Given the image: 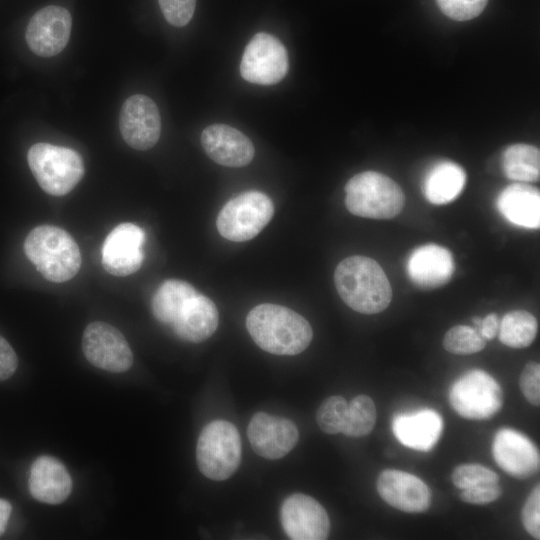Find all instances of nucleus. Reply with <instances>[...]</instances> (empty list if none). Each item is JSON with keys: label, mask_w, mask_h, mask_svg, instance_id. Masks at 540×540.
<instances>
[{"label": "nucleus", "mask_w": 540, "mask_h": 540, "mask_svg": "<svg viewBox=\"0 0 540 540\" xmlns=\"http://www.w3.org/2000/svg\"><path fill=\"white\" fill-rule=\"evenodd\" d=\"M12 511L11 504L0 498V536L4 533Z\"/></svg>", "instance_id": "39"}, {"label": "nucleus", "mask_w": 540, "mask_h": 540, "mask_svg": "<svg viewBox=\"0 0 540 540\" xmlns=\"http://www.w3.org/2000/svg\"><path fill=\"white\" fill-rule=\"evenodd\" d=\"M286 535L293 540H324L330 532V520L324 507L302 493L288 496L280 509Z\"/></svg>", "instance_id": "11"}, {"label": "nucleus", "mask_w": 540, "mask_h": 540, "mask_svg": "<svg viewBox=\"0 0 540 540\" xmlns=\"http://www.w3.org/2000/svg\"><path fill=\"white\" fill-rule=\"evenodd\" d=\"M380 497L390 506L407 513L425 512L431 504V491L419 477L401 470L386 469L376 483Z\"/></svg>", "instance_id": "17"}, {"label": "nucleus", "mask_w": 540, "mask_h": 540, "mask_svg": "<svg viewBox=\"0 0 540 540\" xmlns=\"http://www.w3.org/2000/svg\"><path fill=\"white\" fill-rule=\"evenodd\" d=\"M503 489L498 483H486L463 489L459 495L463 502L485 505L498 500Z\"/></svg>", "instance_id": "36"}, {"label": "nucleus", "mask_w": 540, "mask_h": 540, "mask_svg": "<svg viewBox=\"0 0 540 540\" xmlns=\"http://www.w3.org/2000/svg\"><path fill=\"white\" fill-rule=\"evenodd\" d=\"M218 323L215 303L197 291L181 305L170 326L180 339L199 343L212 336Z\"/></svg>", "instance_id": "20"}, {"label": "nucleus", "mask_w": 540, "mask_h": 540, "mask_svg": "<svg viewBox=\"0 0 540 540\" xmlns=\"http://www.w3.org/2000/svg\"><path fill=\"white\" fill-rule=\"evenodd\" d=\"M247 436L256 454L276 460L295 447L299 432L296 425L287 418L257 412L248 424Z\"/></svg>", "instance_id": "15"}, {"label": "nucleus", "mask_w": 540, "mask_h": 540, "mask_svg": "<svg viewBox=\"0 0 540 540\" xmlns=\"http://www.w3.org/2000/svg\"><path fill=\"white\" fill-rule=\"evenodd\" d=\"M454 271L455 262L450 250L433 243L415 248L406 262L410 281L422 290H432L445 285Z\"/></svg>", "instance_id": "18"}, {"label": "nucleus", "mask_w": 540, "mask_h": 540, "mask_svg": "<svg viewBox=\"0 0 540 540\" xmlns=\"http://www.w3.org/2000/svg\"><path fill=\"white\" fill-rule=\"evenodd\" d=\"M82 350L92 365L105 371L121 373L133 364V354L123 334L102 321L87 325L82 337Z\"/></svg>", "instance_id": "10"}, {"label": "nucleus", "mask_w": 540, "mask_h": 540, "mask_svg": "<svg viewBox=\"0 0 540 540\" xmlns=\"http://www.w3.org/2000/svg\"><path fill=\"white\" fill-rule=\"evenodd\" d=\"M145 232L133 223H121L106 237L101 263L106 272L117 277L128 276L142 265Z\"/></svg>", "instance_id": "14"}, {"label": "nucleus", "mask_w": 540, "mask_h": 540, "mask_svg": "<svg viewBox=\"0 0 540 540\" xmlns=\"http://www.w3.org/2000/svg\"><path fill=\"white\" fill-rule=\"evenodd\" d=\"M377 411L374 401L367 395H358L348 404L342 433L348 437H363L374 428Z\"/></svg>", "instance_id": "28"}, {"label": "nucleus", "mask_w": 540, "mask_h": 540, "mask_svg": "<svg viewBox=\"0 0 540 540\" xmlns=\"http://www.w3.org/2000/svg\"><path fill=\"white\" fill-rule=\"evenodd\" d=\"M451 479L458 489H466L486 483H498L499 476L493 470L480 464H461L455 467Z\"/></svg>", "instance_id": "31"}, {"label": "nucleus", "mask_w": 540, "mask_h": 540, "mask_svg": "<svg viewBox=\"0 0 540 540\" xmlns=\"http://www.w3.org/2000/svg\"><path fill=\"white\" fill-rule=\"evenodd\" d=\"M274 205L260 191H247L229 200L220 210L216 227L222 237L244 242L256 237L270 222Z\"/></svg>", "instance_id": "7"}, {"label": "nucleus", "mask_w": 540, "mask_h": 540, "mask_svg": "<svg viewBox=\"0 0 540 540\" xmlns=\"http://www.w3.org/2000/svg\"><path fill=\"white\" fill-rule=\"evenodd\" d=\"M246 328L262 350L275 355H297L313 338L312 328L303 316L272 303L254 307L246 317Z\"/></svg>", "instance_id": "1"}, {"label": "nucleus", "mask_w": 540, "mask_h": 540, "mask_svg": "<svg viewBox=\"0 0 540 540\" xmlns=\"http://www.w3.org/2000/svg\"><path fill=\"white\" fill-rule=\"evenodd\" d=\"M241 437L234 424L215 420L201 431L196 447V461L201 473L215 481L230 478L241 460Z\"/></svg>", "instance_id": "6"}, {"label": "nucleus", "mask_w": 540, "mask_h": 540, "mask_svg": "<svg viewBox=\"0 0 540 540\" xmlns=\"http://www.w3.org/2000/svg\"><path fill=\"white\" fill-rule=\"evenodd\" d=\"M496 207L510 223L524 228L540 226L539 190L525 183H513L498 195Z\"/></svg>", "instance_id": "23"}, {"label": "nucleus", "mask_w": 540, "mask_h": 540, "mask_svg": "<svg viewBox=\"0 0 540 540\" xmlns=\"http://www.w3.org/2000/svg\"><path fill=\"white\" fill-rule=\"evenodd\" d=\"M505 176L517 182H534L540 176V152L533 145L518 143L508 146L502 153Z\"/></svg>", "instance_id": "25"}, {"label": "nucleus", "mask_w": 540, "mask_h": 540, "mask_svg": "<svg viewBox=\"0 0 540 540\" xmlns=\"http://www.w3.org/2000/svg\"><path fill=\"white\" fill-rule=\"evenodd\" d=\"M348 403L342 396L326 398L319 406L316 421L319 428L327 434L342 433Z\"/></svg>", "instance_id": "30"}, {"label": "nucleus", "mask_w": 540, "mask_h": 540, "mask_svg": "<svg viewBox=\"0 0 540 540\" xmlns=\"http://www.w3.org/2000/svg\"><path fill=\"white\" fill-rule=\"evenodd\" d=\"M485 346L486 340L478 330L467 325L453 326L443 338L444 349L457 355L474 354L483 350Z\"/></svg>", "instance_id": "29"}, {"label": "nucleus", "mask_w": 540, "mask_h": 540, "mask_svg": "<svg viewBox=\"0 0 540 540\" xmlns=\"http://www.w3.org/2000/svg\"><path fill=\"white\" fill-rule=\"evenodd\" d=\"M166 21L175 26L187 25L193 17L196 0H158Z\"/></svg>", "instance_id": "33"}, {"label": "nucleus", "mask_w": 540, "mask_h": 540, "mask_svg": "<svg viewBox=\"0 0 540 540\" xmlns=\"http://www.w3.org/2000/svg\"><path fill=\"white\" fill-rule=\"evenodd\" d=\"M499 324L498 315L496 313H490L481 319L478 331L486 341L491 340L498 334Z\"/></svg>", "instance_id": "38"}, {"label": "nucleus", "mask_w": 540, "mask_h": 540, "mask_svg": "<svg viewBox=\"0 0 540 540\" xmlns=\"http://www.w3.org/2000/svg\"><path fill=\"white\" fill-rule=\"evenodd\" d=\"M27 160L39 186L53 196L68 194L82 179L85 171L78 152L49 143L32 145Z\"/></svg>", "instance_id": "5"}, {"label": "nucleus", "mask_w": 540, "mask_h": 540, "mask_svg": "<svg viewBox=\"0 0 540 540\" xmlns=\"http://www.w3.org/2000/svg\"><path fill=\"white\" fill-rule=\"evenodd\" d=\"M520 389L526 400L533 406L540 404V365L538 362H528L520 375Z\"/></svg>", "instance_id": "35"}, {"label": "nucleus", "mask_w": 540, "mask_h": 540, "mask_svg": "<svg viewBox=\"0 0 540 540\" xmlns=\"http://www.w3.org/2000/svg\"><path fill=\"white\" fill-rule=\"evenodd\" d=\"M492 454L496 464L517 479L530 478L540 468V455L535 444L512 428H502L496 432Z\"/></svg>", "instance_id": "16"}, {"label": "nucleus", "mask_w": 540, "mask_h": 540, "mask_svg": "<svg viewBox=\"0 0 540 540\" xmlns=\"http://www.w3.org/2000/svg\"><path fill=\"white\" fill-rule=\"evenodd\" d=\"M18 358L11 345L0 336V381L10 378L16 371Z\"/></svg>", "instance_id": "37"}, {"label": "nucleus", "mask_w": 540, "mask_h": 540, "mask_svg": "<svg viewBox=\"0 0 540 540\" xmlns=\"http://www.w3.org/2000/svg\"><path fill=\"white\" fill-rule=\"evenodd\" d=\"M119 128L122 138L130 147L142 151L152 148L161 132L157 105L146 95L130 96L121 107Z\"/></svg>", "instance_id": "12"}, {"label": "nucleus", "mask_w": 540, "mask_h": 540, "mask_svg": "<svg viewBox=\"0 0 540 540\" xmlns=\"http://www.w3.org/2000/svg\"><path fill=\"white\" fill-rule=\"evenodd\" d=\"M391 427L402 445L418 451H429L441 436L443 420L436 411L422 409L396 414Z\"/></svg>", "instance_id": "21"}, {"label": "nucleus", "mask_w": 540, "mask_h": 540, "mask_svg": "<svg viewBox=\"0 0 540 540\" xmlns=\"http://www.w3.org/2000/svg\"><path fill=\"white\" fill-rule=\"evenodd\" d=\"M288 71V54L282 42L266 32L255 34L245 47L240 74L248 82L273 85Z\"/></svg>", "instance_id": "9"}, {"label": "nucleus", "mask_w": 540, "mask_h": 540, "mask_svg": "<svg viewBox=\"0 0 540 540\" xmlns=\"http://www.w3.org/2000/svg\"><path fill=\"white\" fill-rule=\"evenodd\" d=\"M465 183V170L455 162L443 160L434 164L426 173L422 191L430 203L444 205L460 195Z\"/></svg>", "instance_id": "24"}, {"label": "nucleus", "mask_w": 540, "mask_h": 540, "mask_svg": "<svg viewBox=\"0 0 540 540\" xmlns=\"http://www.w3.org/2000/svg\"><path fill=\"white\" fill-rule=\"evenodd\" d=\"M538 331L536 318L528 311H510L500 320L498 337L504 345L521 349L535 340Z\"/></svg>", "instance_id": "27"}, {"label": "nucleus", "mask_w": 540, "mask_h": 540, "mask_svg": "<svg viewBox=\"0 0 540 540\" xmlns=\"http://www.w3.org/2000/svg\"><path fill=\"white\" fill-rule=\"evenodd\" d=\"M448 399L453 410L463 418L487 420L503 406V391L486 371L469 370L451 385Z\"/></svg>", "instance_id": "8"}, {"label": "nucleus", "mask_w": 540, "mask_h": 540, "mask_svg": "<svg viewBox=\"0 0 540 540\" xmlns=\"http://www.w3.org/2000/svg\"><path fill=\"white\" fill-rule=\"evenodd\" d=\"M197 290L188 282L178 279L165 280L152 298V313L162 324L171 325L181 305Z\"/></svg>", "instance_id": "26"}, {"label": "nucleus", "mask_w": 540, "mask_h": 540, "mask_svg": "<svg viewBox=\"0 0 540 540\" xmlns=\"http://www.w3.org/2000/svg\"><path fill=\"white\" fill-rule=\"evenodd\" d=\"M345 205L359 217L391 219L403 209L405 196L400 186L388 176L365 171L354 175L345 185Z\"/></svg>", "instance_id": "4"}, {"label": "nucleus", "mask_w": 540, "mask_h": 540, "mask_svg": "<svg viewBox=\"0 0 540 540\" xmlns=\"http://www.w3.org/2000/svg\"><path fill=\"white\" fill-rule=\"evenodd\" d=\"M28 485L31 495L47 504L62 503L72 491V479L64 464L47 455L32 463Z\"/></svg>", "instance_id": "22"}, {"label": "nucleus", "mask_w": 540, "mask_h": 540, "mask_svg": "<svg viewBox=\"0 0 540 540\" xmlns=\"http://www.w3.org/2000/svg\"><path fill=\"white\" fill-rule=\"evenodd\" d=\"M205 153L217 164L226 167H243L255 154L251 140L241 131L226 125L212 124L201 134Z\"/></svg>", "instance_id": "19"}, {"label": "nucleus", "mask_w": 540, "mask_h": 540, "mask_svg": "<svg viewBox=\"0 0 540 540\" xmlns=\"http://www.w3.org/2000/svg\"><path fill=\"white\" fill-rule=\"evenodd\" d=\"M441 11L449 18L467 21L480 15L488 0H436Z\"/></svg>", "instance_id": "32"}, {"label": "nucleus", "mask_w": 540, "mask_h": 540, "mask_svg": "<svg viewBox=\"0 0 540 540\" xmlns=\"http://www.w3.org/2000/svg\"><path fill=\"white\" fill-rule=\"evenodd\" d=\"M72 18L67 9L49 5L38 10L26 28V42L30 50L40 57L59 54L67 45Z\"/></svg>", "instance_id": "13"}, {"label": "nucleus", "mask_w": 540, "mask_h": 540, "mask_svg": "<svg viewBox=\"0 0 540 540\" xmlns=\"http://www.w3.org/2000/svg\"><path fill=\"white\" fill-rule=\"evenodd\" d=\"M334 282L344 303L362 314L380 313L392 300V288L384 270L366 256L342 260L335 269Z\"/></svg>", "instance_id": "2"}, {"label": "nucleus", "mask_w": 540, "mask_h": 540, "mask_svg": "<svg viewBox=\"0 0 540 540\" xmlns=\"http://www.w3.org/2000/svg\"><path fill=\"white\" fill-rule=\"evenodd\" d=\"M24 252L48 281L61 283L73 278L81 267L80 249L73 237L54 225L32 229L24 241Z\"/></svg>", "instance_id": "3"}, {"label": "nucleus", "mask_w": 540, "mask_h": 540, "mask_svg": "<svg viewBox=\"0 0 540 540\" xmlns=\"http://www.w3.org/2000/svg\"><path fill=\"white\" fill-rule=\"evenodd\" d=\"M521 520L525 530L535 539L540 538V486L537 484L522 507Z\"/></svg>", "instance_id": "34"}]
</instances>
